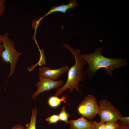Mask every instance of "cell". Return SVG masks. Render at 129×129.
<instances>
[{
    "label": "cell",
    "instance_id": "6da1fadb",
    "mask_svg": "<svg viewBox=\"0 0 129 129\" xmlns=\"http://www.w3.org/2000/svg\"><path fill=\"white\" fill-rule=\"evenodd\" d=\"M102 48H96L94 52L90 54H81L82 59L87 64L85 70L89 77L92 79L99 69H105V74L112 76L114 70L128 64L126 59L110 58L106 57L102 54Z\"/></svg>",
    "mask_w": 129,
    "mask_h": 129
},
{
    "label": "cell",
    "instance_id": "7a4b0ae2",
    "mask_svg": "<svg viewBox=\"0 0 129 129\" xmlns=\"http://www.w3.org/2000/svg\"><path fill=\"white\" fill-rule=\"evenodd\" d=\"M63 45L64 47L69 49L72 54L75 62L74 65L71 66L69 70L67 79L65 84L62 87L56 91L55 95L57 96L60 95L64 91L68 89L71 92L75 89L77 92L81 93L78 84L80 81H83L87 75L86 71L83 70L87 63L82 59L80 50L74 49L66 43L63 44Z\"/></svg>",
    "mask_w": 129,
    "mask_h": 129
},
{
    "label": "cell",
    "instance_id": "3957f363",
    "mask_svg": "<svg viewBox=\"0 0 129 129\" xmlns=\"http://www.w3.org/2000/svg\"><path fill=\"white\" fill-rule=\"evenodd\" d=\"M8 34L6 32L2 35L0 34V39L4 47V49L0 57V59L3 62L11 64L10 73L8 78L11 76L15 72L17 61L22 53L18 52L15 48L13 41L8 37Z\"/></svg>",
    "mask_w": 129,
    "mask_h": 129
},
{
    "label": "cell",
    "instance_id": "277c9868",
    "mask_svg": "<svg viewBox=\"0 0 129 129\" xmlns=\"http://www.w3.org/2000/svg\"><path fill=\"white\" fill-rule=\"evenodd\" d=\"M99 102L98 114L100 117V121L105 123L116 122L122 116L121 112L107 99L100 100Z\"/></svg>",
    "mask_w": 129,
    "mask_h": 129
},
{
    "label": "cell",
    "instance_id": "5b68a950",
    "mask_svg": "<svg viewBox=\"0 0 129 129\" xmlns=\"http://www.w3.org/2000/svg\"><path fill=\"white\" fill-rule=\"evenodd\" d=\"M99 108L97 99L92 95H89L79 105L78 110L82 116L91 120L98 114Z\"/></svg>",
    "mask_w": 129,
    "mask_h": 129
},
{
    "label": "cell",
    "instance_id": "8992f818",
    "mask_svg": "<svg viewBox=\"0 0 129 129\" xmlns=\"http://www.w3.org/2000/svg\"><path fill=\"white\" fill-rule=\"evenodd\" d=\"M38 79L39 81L35 84L37 89L32 96L34 100L40 93L54 89H58L63 85L64 83L63 80L54 81L48 79L40 75H39Z\"/></svg>",
    "mask_w": 129,
    "mask_h": 129
},
{
    "label": "cell",
    "instance_id": "52a82bcc",
    "mask_svg": "<svg viewBox=\"0 0 129 129\" xmlns=\"http://www.w3.org/2000/svg\"><path fill=\"white\" fill-rule=\"evenodd\" d=\"M68 69L67 66L55 69H51L46 66L41 67L39 69V74L46 78L54 81L58 79Z\"/></svg>",
    "mask_w": 129,
    "mask_h": 129
},
{
    "label": "cell",
    "instance_id": "ba28073f",
    "mask_svg": "<svg viewBox=\"0 0 129 129\" xmlns=\"http://www.w3.org/2000/svg\"><path fill=\"white\" fill-rule=\"evenodd\" d=\"M70 129H96L95 121H89L82 116L75 120L69 121Z\"/></svg>",
    "mask_w": 129,
    "mask_h": 129
},
{
    "label": "cell",
    "instance_id": "9c48e42d",
    "mask_svg": "<svg viewBox=\"0 0 129 129\" xmlns=\"http://www.w3.org/2000/svg\"><path fill=\"white\" fill-rule=\"evenodd\" d=\"M78 5L75 0H73L70 1L69 3L66 5L63 4L57 6H52L47 13L40 19L41 20L44 17L55 12H60L64 14L68 9H74Z\"/></svg>",
    "mask_w": 129,
    "mask_h": 129
},
{
    "label": "cell",
    "instance_id": "30bf717a",
    "mask_svg": "<svg viewBox=\"0 0 129 129\" xmlns=\"http://www.w3.org/2000/svg\"><path fill=\"white\" fill-rule=\"evenodd\" d=\"M66 97L64 95L61 98H60L56 96L50 97L48 100V103L49 105L53 108L58 107L62 102H64L67 103L66 100Z\"/></svg>",
    "mask_w": 129,
    "mask_h": 129
},
{
    "label": "cell",
    "instance_id": "8fae6325",
    "mask_svg": "<svg viewBox=\"0 0 129 129\" xmlns=\"http://www.w3.org/2000/svg\"><path fill=\"white\" fill-rule=\"evenodd\" d=\"M37 113V107L32 109V115L30 123L27 125L26 127L24 129H36V119Z\"/></svg>",
    "mask_w": 129,
    "mask_h": 129
},
{
    "label": "cell",
    "instance_id": "7c38bea8",
    "mask_svg": "<svg viewBox=\"0 0 129 129\" xmlns=\"http://www.w3.org/2000/svg\"><path fill=\"white\" fill-rule=\"evenodd\" d=\"M65 108V107L64 106L58 115L59 121H63L67 124H69L68 119L70 117V113H68L66 112Z\"/></svg>",
    "mask_w": 129,
    "mask_h": 129
},
{
    "label": "cell",
    "instance_id": "4fadbf2b",
    "mask_svg": "<svg viewBox=\"0 0 129 129\" xmlns=\"http://www.w3.org/2000/svg\"><path fill=\"white\" fill-rule=\"evenodd\" d=\"M106 129H119L120 122H108L105 123Z\"/></svg>",
    "mask_w": 129,
    "mask_h": 129
},
{
    "label": "cell",
    "instance_id": "5bb4252c",
    "mask_svg": "<svg viewBox=\"0 0 129 129\" xmlns=\"http://www.w3.org/2000/svg\"><path fill=\"white\" fill-rule=\"evenodd\" d=\"M46 120L49 124H55L59 121L58 115L55 114H54L48 117Z\"/></svg>",
    "mask_w": 129,
    "mask_h": 129
},
{
    "label": "cell",
    "instance_id": "9a60e30c",
    "mask_svg": "<svg viewBox=\"0 0 129 129\" xmlns=\"http://www.w3.org/2000/svg\"><path fill=\"white\" fill-rule=\"evenodd\" d=\"M6 1L5 0H0V18L4 12Z\"/></svg>",
    "mask_w": 129,
    "mask_h": 129
},
{
    "label": "cell",
    "instance_id": "2e32d148",
    "mask_svg": "<svg viewBox=\"0 0 129 129\" xmlns=\"http://www.w3.org/2000/svg\"><path fill=\"white\" fill-rule=\"evenodd\" d=\"M96 129H106L105 123L101 121L98 122L95 121Z\"/></svg>",
    "mask_w": 129,
    "mask_h": 129
},
{
    "label": "cell",
    "instance_id": "e0dca14e",
    "mask_svg": "<svg viewBox=\"0 0 129 129\" xmlns=\"http://www.w3.org/2000/svg\"><path fill=\"white\" fill-rule=\"evenodd\" d=\"M120 122L121 123L126 124L129 125V117H123L121 116L119 119Z\"/></svg>",
    "mask_w": 129,
    "mask_h": 129
},
{
    "label": "cell",
    "instance_id": "ac0fdd59",
    "mask_svg": "<svg viewBox=\"0 0 129 129\" xmlns=\"http://www.w3.org/2000/svg\"><path fill=\"white\" fill-rule=\"evenodd\" d=\"M25 128V127L22 125L16 124L12 127V129H24Z\"/></svg>",
    "mask_w": 129,
    "mask_h": 129
},
{
    "label": "cell",
    "instance_id": "d6986e66",
    "mask_svg": "<svg viewBox=\"0 0 129 129\" xmlns=\"http://www.w3.org/2000/svg\"><path fill=\"white\" fill-rule=\"evenodd\" d=\"M120 126L119 129H129V125L124 124L120 122Z\"/></svg>",
    "mask_w": 129,
    "mask_h": 129
},
{
    "label": "cell",
    "instance_id": "ffe728a7",
    "mask_svg": "<svg viewBox=\"0 0 129 129\" xmlns=\"http://www.w3.org/2000/svg\"><path fill=\"white\" fill-rule=\"evenodd\" d=\"M2 42L0 39V62L1 55L4 49V47L3 45L1 44Z\"/></svg>",
    "mask_w": 129,
    "mask_h": 129
}]
</instances>
